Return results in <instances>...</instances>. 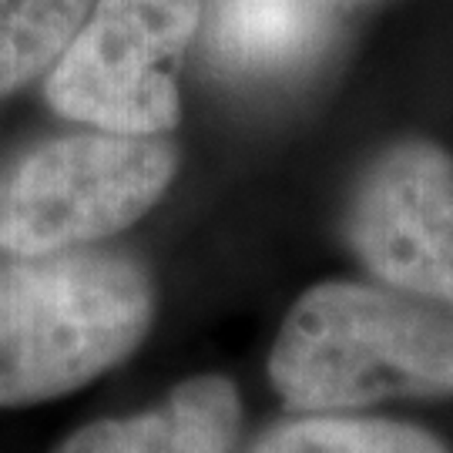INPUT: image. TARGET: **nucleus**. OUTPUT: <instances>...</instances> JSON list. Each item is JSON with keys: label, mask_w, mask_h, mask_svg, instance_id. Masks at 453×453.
<instances>
[{"label": "nucleus", "mask_w": 453, "mask_h": 453, "mask_svg": "<svg viewBox=\"0 0 453 453\" xmlns=\"http://www.w3.org/2000/svg\"><path fill=\"white\" fill-rule=\"evenodd\" d=\"M265 372L289 413L453 400V312L376 279H323L289 306Z\"/></svg>", "instance_id": "obj_1"}, {"label": "nucleus", "mask_w": 453, "mask_h": 453, "mask_svg": "<svg viewBox=\"0 0 453 453\" xmlns=\"http://www.w3.org/2000/svg\"><path fill=\"white\" fill-rule=\"evenodd\" d=\"M158 289L145 262L61 249L0 262V406L67 396L145 342Z\"/></svg>", "instance_id": "obj_2"}, {"label": "nucleus", "mask_w": 453, "mask_h": 453, "mask_svg": "<svg viewBox=\"0 0 453 453\" xmlns=\"http://www.w3.org/2000/svg\"><path fill=\"white\" fill-rule=\"evenodd\" d=\"M175 172L179 148L165 134L50 138L0 181V249L48 256L111 239L162 202Z\"/></svg>", "instance_id": "obj_3"}, {"label": "nucleus", "mask_w": 453, "mask_h": 453, "mask_svg": "<svg viewBox=\"0 0 453 453\" xmlns=\"http://www.w3.org/2000/svg\"><path fill=\"white\" fill-rule=\"evenodd\" d=\"M202 27V0H95L48 71L54 111L118 134H168L181 121L172 65Z\"/></svg>", "instance_id": "obj_4"}, {"label": "nucleus", "mask_w": 453, "mask_h": 453, "mask_svg": "<svg viewBox=\"0 0 453 453\" xmlns=\"http://www.w3.org/2000/svg\"><path fill=\"white\" fill-rule=\"evenodd\" d=\"M342 239L370 279L453 312V151L396 138L357 175Z\"/></svg>", "instance_id": "obj_5"}, {"label": "nucleus", "mask_w": 453, "mask_h": 453, "mask_svg": "<svg viewBox=\"0 0 453 453\" xmlns=\"http://www.w3.org/2000/svg\"><path fill=\"white\" fill-rule=\"evenodd\" d=\"M242 434L239 387L202 372L181 380L162 403L74 430L54 453H232Z\"/></svg>", "instance_id": "obj_6"}, {"label": "nucleus", "mask_w": 453, "mask_h": 453, "mask_svg": "<svg viewBox=\"0 0 453 453\" xmlns=\"http://www.w3.org/2000/svg\"><path fill=\"white\" fill-rule=\"evenodd\" d=\"M252 453H453L417 423L359 413H289L273 423Z\"/></svg>", "instance_id": "obj_7"}, {"label": "nucleus", "mask_w": 453, "mask_h": 453, "mask_svg": "<svg viewBox=\"0 0 453 453\" xmlns=\"http://www.w3.org/2000/svg\"><path fill=\"white\" fill-rule=\"evenodd\" d=\"M319 20L309 0H222L211 44L239 67H273L312 48Z\"/></svg>", "instance_id": "obj_8"}, {"label": "nucleus", "mask_w": 453, "mask_h": 453, "mask_svg": "<svg viewBox=\"0 0 453 453\" xmlns=\"http://www.w3.org/2000/svg\"><path fill=\"white\" fill-rule=\"evenodd\" d=\"M95 0H0V97L48 74Z\"/></svg>", "instance_id": "obj_9"}, {"label": "nucleus", "mask_w": 453, "mask_h": 453, "mask_svg": "<svg viewBox=\"0 0 453 453\" xmlns=\"http://www.w3.org/2000/svg\"><path fill=\"white\" fill-rule=\"evenodd\" d=\"M323 4H336V7H370V4H380V0H323Z\"/></svg>", "instance_id": "obj_10"}]
</instances>
